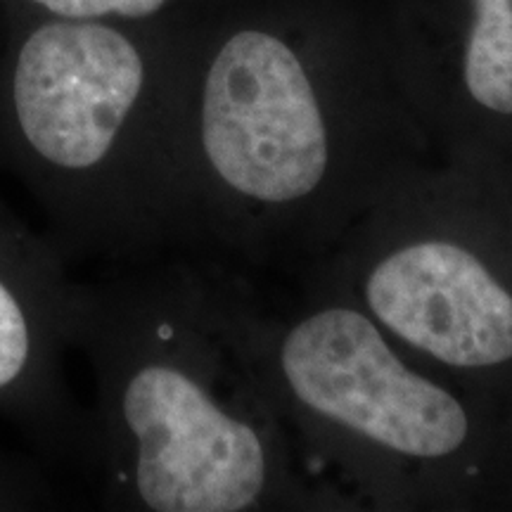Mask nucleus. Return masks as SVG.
<instances>
[{
	"mask_svg": "<svg viewBox=\"0 0 512 512\" xmlns=\"http://www.w3.org/2000/svg\"><path fill=\"white\" fill-rule=\"evenodd\" d=\"M72 351L105 508L344 512L261 380L221 261L171 252L76 283Z\"/></svg>",
	"mask_w": 512,
	"mask_h": 512,
	"instance_id": "nucleus-1",
	"label": "nucleus"
},
{
	"mask_svg": "<svg viewBox=\"0 0 512 512\" xmlns=\"http://www.w3.org/2000/svg\"><path fill=\"white\" fill-rule=\"evenodd\" d=\"M230 271L240 335L299 448L344 510L470 508L489 482L484 403L408 358L316 280L290 292Z\"/></svg>",
	"mask_w": 512,
	"mask_h": 512,
	"instance_id": "nucleus-2",
	"label": "nucleus"
},
{
	"mask_svg": "<svg viewBox=\"0 0 512 512\" xmlns=\"http://www.w3.org/2000/svg\"><path fill=\"white\" fill-rule=\"evenodd\" d=\"M176 91L105 19L43 17L0 79V164L67 259L136 264L178 249Z\"/></svg>",
	"mask_w": 512,
	"mask_h": 512,
	"instance_id": "nucleus-3",
	"label": "nucleus"
},
{
	"mask_svg": "<svg viewBox=\"0 0 512 512\" xmlns=\"http://www.w3.org/2000/svg\"><path fill=\"white\" fill-rule=\"evenodd\" d=\"M489 242L482 157H439L304 278L344 294L408 358L482 399L486 377L512 368V283Z\"/></svg>",
	"mask_w": 512,
	"mask_h": 512,
	"instance_id": "nucleus-4",
	"label": "nucleus"
},
{
	"mask_svg": "<svg viewBox=\"0 0 512 512\" xmlns=\"http://www.w3.org/2000/svg\"><path fill=\"white\" fill-rule=\"evenodd\" d=\"M76 280L0 200V420L41 465L91 472V415L67 382Z\"/></svg>",
	"mask_w": 512,
	"mask_h": 512,
	"instance_id": "nucleus-5",
	"label": "nucleus"
},
{
	"mask_svg": "<svg viewBox=\"0 0 512 512\" xmlns=\"http://www.w3.org/2000/svg\"><path fill=\"white\" fill-rule=\"evenodd\" d=\"M467 5L458 98L434 131L441 157L472 155L479 126L512 121V0H467Z\"/></svg>",
	"mask_w": 512,
	"mask_h": 512,
	"instance_id": "nucleus-6",
	"label": "nucleus"
},
{
	"mask_svg": "<svg viewBox=\"0 0 512 512\" xmlns=\"http://www.w3.org/2000/svg\"><path fill=\"white\" fill-rule=\"evenodd\" d=\"M60 505L53 479L34 456L0 448V512L43 510Z\"/></svg>",
	"mask_w": 512,
	"mask_h": 512,
	"instance_id": "nucleus-7",
	"label": "nucleus"
},
{
	"mask_svg": "<svg viewBox=\"0 0 512 512\" xmlns=\"http://www.w3.org/2000/svg\"><path fill=\"white\" fill-rule=\"evenodd\" d=\"M24 3L46 17L140 22V19L157 17L169 5V0H24Z\"/></svg>",
	"mask_w": 512,
	"mask_h": 512,
	"instance_id": "nucleus-8",
	"label": "nucleus"
}]
</instances>
